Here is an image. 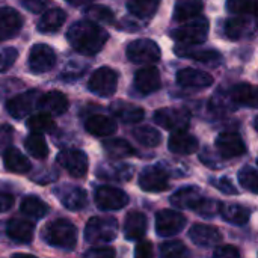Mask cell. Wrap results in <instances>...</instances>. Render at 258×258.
Here are the masks:
<instances>
[{
  "instance_id": "obj_36",
  "label": "cell",
  "mask_w": 258,
  "mask_h": 258,
  "mask_svg": "<svg viewBox=\"0 0 258 258\" xmlns=\"http://www.w3.org/2000/svg\"><path fill=\"white\" fill-rule=\"evenodd\" d=\"M24 147L27 150V153L35 157V159H45L48 156V147L47 142L42 136V133H35L32 132V135H29L24 141Z\"/></svg>"
},
{
  "instance_id": "obj_6",
  "label": "cell",
  "mask_w": 258,
  "mask_h": 258,
  "mask_svg": "<svg viewBox=\"0 0 258 258\" xmlns=\"http://www.w3.org/2000/svg\"><path fill=\"white\" fill-rule=\"evenodd\" d=\"M89 89L92 94L98 97H110L115 94L118 86V74L109 67H101L92 73L89 83Z\"/></svg>"
},
{
  "instance_id": "obj_29",
  "label": "cell",
  "mask_w": 258,
  "mask_h": 258,
  "mask_svg": "<svg viewBox=\"0 0 258 258\" xmlns=\"http://www.w3.org/2000/svg\"><path fill=\"white\" fill-rule=\"evenodd\" d=\"M3 162H5V166L8 171L11 172H17V174H26L30 171V162L29 159L17 148H12V147H8L5 150V154H3Z\"/></svg>"
},
{
  "instance_id": "obj_32",
  "label": "cell",
  "mask_w": 258,
  "mask_h": 258,
  "mask_svg": "<svg viewBox=\"0 0 258 258\" xmlns=\"http://www.w3.org/2000/svg\"><path fill=\"white\" fill-rule=\"evenodd\" d=\"M230 100L233 104L255 107L257 106V92L255 88L249 83H239L230 92Z\"/></svg>"
},
{
  "instance_id": "obj_39",
  "label": "cell",
  "mask_w": 258,
  "mask_h": 258,
  "mask_svg": "<svg viewBox=\"0 0 258 258\" xmlns=\"http://www.w3.org/2000/svg\"><path fill=\"white\" fill-rule=\"evenodd\" d=\"M133 136L135 139L144 145V147H150V148H154L160 144L162 141V136L160 133L154 128V127H150V125H139L133 130Z\"/></svg>"
},
{
  "instance_id": "obj_16",
  "label": "cell",
  "mask_w": 258,
  "mask_h": 258,
  "mask_svg": "<svg viewBox=\"0 0 258 258\" xmlns=\"http://www.w3.org/2000/svg\"><path fill=\"white\" fill-rule=\"evenodd\" d=\"M177 82L180 86L186 89H203L209 88L213 83L212 74L195 70V68H183L177 73Z\"/></svg>"
},
{
  "instance_id": "obj_38",
  "label": "cell",
  "mask_w": 258,
  "mask_h": 258,
  "mask_svg": "<svg viewBox=\"0 0 258 258\" xmlns=\"http://www.w3.org/2000/svg\"><path fill=\"white\" fill-rule=\"evenodd\" d=\"M104 150L112 159H125V157H130L135 154L133 147L127 141L119 139V138H113V139L106 141Z\"/></svg>"
},
{
  "instance_id": "obj_22",
  "label": "cell",
  "mask_w": 258,
  "mask_h": 258,
  "mask_svg": "<svg viewBox=\"0 0 258 258\" xmlns=\"http://www.w3.org/2000/svg\"><path fill=\"white\" fill-rule=\"evenodd\" d=\"M175 53L180 57H189V59H194V60H198V62H203V63L213 65V67H216L222 60V56L216 50H210V48H195V47H189L186 44H184V47H177L175 48Z\"/></svg>"
},
{
  "instance_id": "obj_9",
  "label": "cell",
  "mask_w": 258,
  "mask_h": 258,
  "mask_svg": "<svg viewBox=\"0 0 258 258\" xmlns=\"http://www.w3.org/2000/svg\"><path fill=\"white\" fill-rule=\"evenodd\" d=\"M57 163L70 172V175L77 178L85 177L89 166L88 156L80 150H62L57 154Z\"/></svg>"
},
{
  "instance_id": "obj_15",
  "label": "cell",
  "mask_w": 258,
  "mask_h": 258,
  "mask_svg": "<svg viewBox=\"0 0 258 258\" xmlns=\"http://www.w3.org/2000/svg\"><path fill=\"white\" fill-rule=\"evenodd\" d=\"M216 150L225 159L239 157L246 153L243 139L237 133H222L216 138Z\"/></svg>"
},
{
  "instance_id": "obj_4",
  "label": "cell",
  "mask_w": 258,
  "mask_h": 258,
  "mask_svg": "<svg viewBox=\"0 0 258 258\" xmlns=\"http://www.w3.org/2000/svg\"><path fill=\"white\" fill-rule=\"evenodd\" d=\"M209 35V21L204 17H195L184 21L183 26L175 29L174 38L186 45H198L207 39Z\"/></svg>"
},
{
  "instance_id": "obj_48",
  "label": "cell",
  "mask_w": 258,
  "mask_h": 258,
  "mask_svg": "<svg viewBox=\"0 0 258 258\" xmlns=\"http://www.w3.org/2000/svg\"><path fill=\"white\" fill-rule=\"evenodd\" d=\"M212 183L215 184V187L227 195H236L237 194V189L234 187V184L228 180V178H218V180H212Z\"/></svg>"
},
{
  "instance_id": "obj_47",
  "label": "cell",
  "mask_w": 258,
  "mask_h": 258,
  "mask_svg": "<svg viewBox=\"0 0 258 258\" xmlns=\"http://www.w3.org/2000/svg\"><path fill=\"white\" fill-rule=\"evenodd\" d=\"M115 249H112V248H109V246H94L92 249H89V251H86L83 255L85 257H89V258H112L115 257Z\"/></svg>"
},
{
  "instance_id": "obj_20",
  "label": "cell",
  "mask_w": 258,
  "mask_h": 258,
  "mask_svg": "<svg viewBox=\"0 0 258 258\" xmlns=\"http://www.w3.org/2000/svg\"><path fill=\"white\" fill-rule=\"evenodd\" d=\"M133 166L122 162H109L97 168V175L107 181H127L133 177Z\"/></svg>"
},
{
  "instance_id": "obj_2",
  "label": "cell",
  "mask_w": 258,
  "mask_h": 258,
  "mask_svg": "<svg viewBox=\"0 0 258 258\" xmlns=\"http://www.w3.org/2000/svg\"><path fill=\"white\" fill-rule=\"evenodd\" d=\"M42 237L54 248L71 251L77 243V230L68 219H56L44 228Z\"/></svg>"
},
{
  "instance_id": "obj_44",
  "label": "cell",
  "mask_w": 258,
  "mask_h": 258,
  "mask_svg": "<svg viewBox=\"0 0 258 258\" xmlns=\"http://www.w3.org/2000/svg\"><path fill=\"white\" fill-rule=\"evenodd\" d=\"M239 183L252 194H257V171L252 166H245L239 171Z\"/></svg>"
},
{
  "instance_id": "obj_33",
  "label": "cell",
  "mask_w": 258,
  "mask_h": 258,
  "mask_svg": "<svg viewBox=\"0 0 258 258\" xmlns=\"http://www.w3.org/2000/svg\"><path fill=\"white\" fill-rule=\"evenodd\" d=\"M204 9V5L201 0H177L175 9H174V18L177 21H187L195 17H198Z\"/></svg>"
},
{
  "instance_id": "obj_40",
  "label": "cell",
  "mask_w": 258,
  "mask_h": 258,
  "mask_svg": "<svg viewBox=\"0 0 258 258\" xmlns=\"http://www.w3.org/2000/svg\"><path fill=\"white\" fill-rule=\"evenodd\" d=\"M54 121L51 118V115L42 112V113H36L32 115L27 121V128L30 132L35 133H47V132H53L54 130Z\"/></svg>"
},
{
  "instance_id": "obj_12",
  "label": "cell",
  "mask_w": 258,
  "mask_h": 258,
  "mask_svg": "<svg viewBox=\"0 0 258 258\" xmlns=\"http://www.w3.org/2000/svg\"><path fill=\"white\" fill-rule=\"evenodd\" d=\"M41 97V92L36 89L23 92L14 98H11L6 104V109L9 112V115L15 119H21L24 116H27L29 113L33 112L35 107H38V100Z\"/></svg>"
},
{
  "instance_id": "obj_1",
  "label": "cell",
  "mask_w": 258,
  "mask_h": 258,
  "mask_svg": "<svg viewBox=\"0 0 258 258\" xmlns=\"http://www.w3.org/2000/svg\"><path fill=\"white\" fill-rule=\"evenodd\" d=\"M67 38L74 50L86 56H94L104 47L109 35L101 26L92 21H77L68 29Z\"/></svg>"
},
{
  "instance_id": "obj_49",
  "label": "cell",
  "mask_w": 258,
  "mask_h": 258,
  "mask_svg": "<svg viewBox=\"0 0 258 258\" xmlns=\"http://www.w3.org/2000/svg\"><path fill=\"white\" fill-rule=\"evenodd\" d=\"M213 255L218 258H239L240 252L237 248L231 246V245H225V246H218L213 252Z\"/></svg>"
},
{
  "instance_id": "obj_23",
  "label": "cell",
  "mask_w": 258,
  "mask_h": 258,
  "mask_svg": "<svg viewBox=\"0 0 258 258\" xmlns=\"http://www.w3.org/2000/svg\"><path fill=\"white\" fill-rule=\"evenodd\" d=\"M38 107L48 115H62L68 109V100L62 92L51 91L39 97Z\"/></svg>"
},
{
  "instance_id": "obj_18",
  "label": "cell",
  "mask_w": 258,
  "mask_h": 258,
  "mask_svg": "<svg viewBox=\"0 0 258 258\" xmlns=\"http://www.w3.org/2000/svg\"><path fill=\"white\" fill-rule=\"evenodd\" d=\"M135 86L141 94H145V95L157 92L162 86L159 70L154 67H147V68L139 70L135 76Z\"/></svg>"
},
{
  "instance_id": "obj_26",
  "label": "cell",
  "mask_w": 258,
  "mask_h": 258,
  "mask_svg": "<svg viewBox=\"0 0 258 258\" xmlns=\"http://www.w3.org/2000/svg\"><path fill=\"white\" fill-rule=\"evenodd\" d=\"M254 20L246 17H233L225 23V35L230 39H242L254 33Z\"/></svg>"
},
{
  "instance_id": "obj_54",
  "label": "cell",
  "mask_w": 258,
  "mask_h": 258,
  "mask_svg": "<svg viewBox=\"0 0 258 258\" xmlns=\"http://www.w3.org/2000/svg\"><path fill=\"white\" fill-rule=\"evenodd\" d=\"M65 2H68L71 6H83V5H89L92 0H65Z\"/></svg>"
},
{
  "instance_id": "obj_13",
  "label": "cell",
  "mask_w": 258,
  "mask_h": 258,
  "mask_svg": "<svg viewBox=\"0 0 258 258\" xmlns=\"http://www.w3.org/2000/svg\"><path fill=\"white\" fill-rule=\"evenodd\" d=\"M139 186L145 192H163L169 187L168 172L162 166H147L139 175Z\"/></svg>"
},
{
  "instance_id": "obj_3",
  "label": "cell",
  "mask_w": 258,
  "mask_h": 258,
  "mask_svg": "<svg viewBox=\"0 0 258 258\" xmlns=\"http://www.w3.org/2000/svg\"><path fill=\"white\" fill-rule=\"evenodd\" d=\"M118 234V222L113 218L94 216L85 227V239L91 245H104L115 240Z\"/></svg>"
},
{
  "instance_id": "obj_28",
  "label": "cell",
  "mask_w": 258,
  "mask_h": 258,
  "mask_svg": "<svg viewBox=\"0 0 258 258\" xmlns=\"http://www.w3.org/2000/svg\"><path fill=\"white\" fill-rule=\"evenodd\" d=\"M65 20H67V14L60 8L48 9L42 14L41 20L38 23V30L41 33H54L62 27Z\"/></svg>"
},
{
  "instance_id": "obj_37",
  "label": "cell",
  "mask_w": 258,
  "mask_h": 258,
  "mask_svg": "<svg viewBox=\"0 0 258 258\" xmlns=\"http://www.w3.org/2000/svg\"><path fill=\"white\" fill-rule=\"evenodd\" d=\"M160 0H130L127 8L138 18H151L159 9Z\"/></svg>"
},
{
  "instance_id": "obj_41",
  "label": "cell",
  "mask_w": 258,
  "mask_h": 258,
  "mask_svg": "<svg viewBox=\"0 0 258 258\" xmlns=\"http://www.w3.org/2000/svg\"><path fill=\"white\" fill-rule=\"evenodd\" d=\"M85 15L91 20V21H97V23H104V24H110L115 20L113 12L103 5H91L89 8L85 9Z\"/></svg>"
},
{
  "instance_id": "obj_19",
  "label": "cell",
  "mask_w": 258,
  "mask_h": 258,
  "mask_svg": "<svg viewBox=\"0 0 258 258\" xmlns=\"http://www.w3.org/2000/svg\"><path fill=\"white\" fill-rule=\"evenodd\" d=\"M189 237L195 245H198L201 248L215 246V245L221 243V240H222V234L218 228H215L212 225H204V224L194 225L189 231Z\"/></svg>"
},
{
  "instance_id": "obj_52",
  "label": "cell",
  "mask_w": 258,
  "mask_h": 258,
  "mask_svg": "<svg viewBox=\"0 0 258 258\" xmlns=\"http://www.w3.org/2000/svg\"><path fill=\"white\" fill-rule=\"evenodd\" d=\"M135 255L139 258H150L153 255V245L151 242H139L136 249H135Z\"/></svg>"
},
{
  "instance_id": "obj_24",
  "label": "cell",
  "mask_w": 258,
  "mask_h": 258,
  "mask_svg": "<svg viewBox=\"0 0 258 258\" xmlns=\"http://www.w3.org/2000/svg\"><path fill=\"white\" fill-rule=\"evenodd\" d=\"M33 231H35V225L33 222L27 221V219H11L6 224V233L8 236L20 243H29L33 239Z\"/></svg>"
},
{
  "instance_id": "obj_55",
  "label": "cell",
  "mask_w": 258,
  "mask_h": 258,
  "mask_svg": "<svg viewBox=\"0 0 258 258\" xmlns=\"http://www.w3.org/2000/svg\"><path fill=\"white\" fill-rule=\"evenodd\" d=\"M21 2H23V0H21Z\"/></svg>"
},
{
  "instance_id": "obj_50",
  "label": "cell",
  "mask_w": 258,
  "mask_h": 258,
  "mask_svg": "<svg viewBox=\"0 0 258 258\" xmlns=\"http://www.w3.org/2000/svg\"><path fill=\"white\" fill-rule=\"evenodd\" d=\"M12 136H14V130L6 124H0V153L9 147Z\"/></svg>"
},
{
  "instance_id": "obj_34",
  "label": "cell",
  "mask_w": 258,
  "mask_h": 258,
  "mask_svg": "<svg viewBox=\"0 0 258 258\" xmlns=\"http://www.w3.org/2000/svg\"><path fill=\"white\" fill-rule=\"evenodd\" d=\"M20 209H21L23 215H26L32 219H41L50 212V207L41 198H38L35 195H29V197L23 198Z\"/></svg>"
},
{
  "instance_id": "obj_51",
  "label": "cell",
  "mask_w": 258,
  "mask_h": 258,
  "mask_svg": "<svg viewBox=\"0 0 258 258\" xmlns=\"http://www.w3.org/2000/svg\"><path fill=\"white\" fill-rule=\"evenodd\" d=\"M23 6L32 12H41L47 8L48 0H23Z\"/></svg>"
},
{
  "instance_id": "obj_42",
  "label": "cell",
  "mask_w": 258,
  "mask_h": 258,
  "mask_svg": "<svg viewBox=\"0 0 258 258\" xmlns=\"http://www.w3.org/2000/svg\"><path fill=\"white\" fill-rule=\"evenodd\" d=\"M228 12L234 15H255L257 2L255 0H227Z\"/></svg>"
},
{
  "instance_id": "obj_45",
  "label": "cell",
  "mask_w": 258,
  "mask_h": 258,
  "mask_svg": "<svg viewBox=\"0 0 258 258\" xmlns=\"http://www.w3.org/2000/svg\"><path fill=\"white\" fill-rule=\"evenodd\" d=\"M160 254L163 257L168 258H177V257H184L187 255V249L186 246L183 245V242L180 240H171V242H165L162 246H160Z\"/></svg>"
},
{
  "instance_id": "obj_46",
  "label": "cell",
  "mask_w": 258,
  "mask_h": 258,
  "mask_svg": "<svg viewBox=\"0 0 258 258\" xmlns=\"http://www.w3.org/2000/svg\"><path fill=\"white\" fill-rule=\"evenodd\" d=\"M18 57V51L14 47H0V73L8 71Z\"/></svg>"
},
{
  "instance_id": "obj_27",
  "label": "cell",
  "mask_w": 258,
  "mask_h": 258,
  "mask_svg": "<svg viewBox=\"0 0 258 258\" xmlns=\"http://www.w3.org/2000/svg\"><path fill=\"white\" fill-rule=\"evenodd\" d=\"M125 239L141 240L147 233V218L141 212H130L124 222Z\"/></svg>"
},
{
  "instance_id": "obj_43",
  "label": "cell",
  "mask_w": 258,
  "mask_h": 258,
  "mask_svg": "<svg viewBox=\"0 0 258 258\" xmlns=\"http://www.w3.org/2000/svg\"><path fill=\"white\" fill-rule=\"evenodd\" d=\"M221 203L216 201V200H210V198H206L203 197V200L198 203L197 209L194 212H197L198 215H201L203 218H213L219 213L221 210Z\"/></svg>"
},
{
  "instance_id": "obj_5",
  "label": "cell",
  "mask_w": 258,
  "mask_h": 258,
  "mask_svg": "<svg viewBox=\"0 0 258 258\" xmlns=\"http://www.w3.org/2000/svg\"><path fill=\"white\" fill-rule=\"evenodd\" d=\"M127 57L138 65H150L160 59V48L153 39H136L127 45Z\"/></svg>"
},
{
  "instance_id": "obj_35",
  "label": "cell",
  "mask_w": 258,
  "mask_h": 258,
  "mask_svg": "<svg viewBox=\"0 0 258 258\" xmlns=\"http://www.w3.org/2000/svg\"><path fill=\"white\" fill-rule=\"evenodd\" d=\"M219 213L222 215V218L230 222V224H236V225H243L249 221L251 212L248 207H243L240 204H224L221 206Z\"/></svg>"
},
{
  "instance_id": "obj_7",
  "label": "cell",
  "mask_w": 258,
  "mask_h": 258,
  "mask_svg": "<svg viewBox=\"0 0 258 258\" xmlns=\"http://www.w3.org/2000/svg\"><path fill=\"white\" fill-rule=\"evenodd\" d=\"M154 121L169 132H181L187 130L190 124V113L186 109L163 107L156 112Z\"/></svg>"
},
{
  "instance_id": "obj_10",
  "label": "cell",
  "mask_w": 258,
  "mask_h": 258,
  "mask_svg": "<svg viewBox=\"0 0 258 258\" xmlns=\"http://www.w3.org/2000/svg\"><path fill=\"white\" fill-rule=\"evenodd\" d=\"M29 68L35 74H42L50 71L56 63V53L51 47L45 44H35L29 53Z\"/></svg>"
},
{
  "instance_id": "obj_30",
  "label": "cell",
  "mask_w": 258,
  "mask_h": 258,
  "mask_svg": "<svg viewBox=\"0 0 258 258\" xmlns=\"http://www.w3.org/2000/svg\"><path fill=\"white\" fill-rule=\"evenodd\" d=\"M86 130L94 136L106 138L116 132V122L106 115H94L86 121Z\"/></svg>"
},
{
  "instance_id": "obj_53",
  "label": "cell",
  "mask_w": 258,
  "mask_h": 258,
  "mask_svg": "<svg viewBox=\"0 0 258 258\" xmlns=\"http://www.w3.org/2000/svg\"><path fill=\"white\" fill-rule=\"evenodd\" d=\"M12 206H14V198H12V195L5 194V192H0V213L8 212Z\"/></svg>"
},
{
  "instance_id": "obj_21",
  "label": "cell",
  "mask_w": 258,
  "mask_h": 258,
  "mask_svg": "<svg viewBox=\"0 0 258 258\" xmlns=\"http://www.w3.org/2000/svg\"><path fill=\"white\" fill-rule=\"evenodd\" d=\"M168 147H169V151L175 154L187 156V154H194L198 151L200 142L194 135L187 133L186 130H181V132H172Z\"/></svg>"
},
{
  "instance_id": "obj_8",
  "label": "cell",
  "mask_w": 258,
  "mask_h": 258,
  "mask_svg": "<svg viewBox=\"0 0 258 258\" xmlns=\"http://www.w3.org/2000/svg\"><path fill=\"white\" fill-rule=\"evenodd\" d=\"M95 204L104 212H116L128 204V197L124 190L113 186H101L95 192Z\"/></svg>"
},
{
  "instance_id": "obj_31",
  "label": "cell",
  "mask_w": 258,
  "mask_h": 258,
  "mask_svg": "<svg viewBox=\"0 0 258 258\" xmlns=\"http://www.w3.org/2000/svg\"><path fill=\"white\" fill-rule=\"evenodd\" d=\"M112 112L124 124H138L144 118V109L124 101H116L112 104Z\"/></svg>"
},
{
  "instance_id": "obj_11",
  "label": "cell",
  "mask_w": 258,
  "mask_h": 258,
  "mask_svg": "<svg viewBox=\"0 0 258 258\" xmlns=\"http://www.w3.org/2000/svg\"><path fill=\"white\" fill-rule=\"evenodd\" d=\"M186 227V218L175 210H162L156 216V231L160 237L178 234Z\"/></svg>"
},
{
  "instance_id": "obj_17",
  "label": "cell",
  "mask_w": 258,
  "mask_h": 258,
  "mask_svg": "<svg viewBox=\"0 0 258 258\" xmlns=\"http://www.w3.org/2000/svg\"><path fill=\"white\" fill-rule=\"evenodd\" d=\"M23 26V17L12 8H0V42L14 38Z\"/></svg>"
},
{
  "instance_id": "obj_14",
  "label": "cell",
  "mask_w": 258,
  "mask_h": 258,
  "mask_svg": "<svg viewBox=\"0 0 258 258\" xmlns=\"http://www.w3.org/2000/svg\"><path fill=\"white\" fill-rule=\"evenodd\" d=\"M54 195L59 198L60 204L67 207L71 212H79L83 210L88 206V195L82 187L73 186V184H65L59 186L54 189Z\"/></svg>"
},
{
  "instance_id": "obj_25",
  "label": "cell",
  "mask_w": 258,
  "mask_h": 258,
  "mask_svg": "<svg viewBox=\"0 0 258 258\" xmlns=\"http://www.w3.org/2000/svg\"><path fill=\"white\" fill-rule=\"evenodd\" d=\"M203 194L198 187L195 186H189V187H183L180 190H177L172 197H171V204L175 209H187V210H195L198 203L203 200Z\"/></svg>"
}]
</instances>
